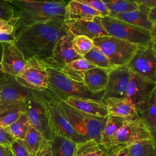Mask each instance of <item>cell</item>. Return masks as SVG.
<instances>
[{"label": "cell", "instance_id": "5b68a950", "mask_svg": "<svg viewBox=\"0 0 156 156\" xmlns=\"http://www.w3.org/2000/svg\"><path fill=\"white\" fill-rule=\"evenodd\" d=\"M100 22L108 35L114 37L138 46L155 44L151 32L110 16L100 17Z\"/></svg>", "mask_w": 156, "mask_h": 156}, {"label": "cell", "instance_id": "e0dca14e", "mask_svg": "<svg viewBox=\"0 0 156 156\" xmlns=\"http://www.w3.org/2000/svg\"><path fill=\"white\" fill-rule=\"evenodd\" d=\"M100 17H96L93 20H65V24L68 31L73 35H83L91 40L108 35L101 24Z\"/></svg>", "mask_w": 156, "mask_h": 156}, {"label": "cell", "instance_id": "3957f363", "mask_svg": "<svg viewBox=\"0 0 156 156\" xmlns=\"http://www.w3.org/2000/svg\"><path fill=\"white\" fill-rule=\"evenodd\" d=\"M54 98L58 108L74 129L80 135L101 144V133L107 116L101 117L86 113L69 105L63 101Z\"/></svg>", "mask_w": 156, "mask_h": 156}, {"label": "cell", "instance_id": "52a82bcc", "mask_svg": "<svg viewBox=\"0 0 156 156\" xmlns=\"http://www.w3.org/2000/svg\"><path fill=\"white\" fill-rule=\"evenodd\" d=\"M97 47L113 66L126 65L136 52L138 46L123 40L105 35L93 39Z\"/></svg>", "mask_w": 156, "mask_h": 156}, {"label": "cell", "instance_id": "9c48e42d", "mask_svg": "<svg viewBox=\"0 0 156 156\" xmlns=\"http://www.w3.org/2000/svg\"><path fill=\"white\" fill-rule=\"evenodd\" d=\"M155 138L139 116L133 119H126L113 138L109 148L126 146L144 139Z\"/></svg>", "mask_w": 156, "mask_h": 156}, {"label": "cell", "instance_id": "d590c367", "mask_svg": "<svg viewBox=\"0 0 156 156\" xmlns=\"http://www.w3.org/2000/svg\"><path fill=\"white\" fill-rule=\"evenodd\" d=\"M88 5L89 7L97 10L101 15V17L110 15L108 9L101 0H73Z\"/></svg>", "mask_w": 156, "mask_h": 156}, {"label": "cell", "instance_id": "ba28073f", "mask_svg": "<svg viewBox=\"0 0 156 156\" xmlns=\"http://www.w3.org/2000/svg\"><path fill=\"white\" fill-rule=\"evenodd\" d=\"M126 66L132 73L146 81L156 83L155 44L138 46Z\"/></svg>", "mask_w": 156, "mask_h": 156}, {"label": "cell", "instance_id": "f546056e", "mask_svg": "<svg viewBox=\"0 0 156 156\" xmlns=\"http://www.w3.org/2000/svg\"><path fill=\"white\" fill-rule=\"evenodd\" d=\"M107 151L101 144L93 140L76 144L73 156H107Z\"/></svg>", "mask_w": 156, "mask_h": 156}, {"label": "cell", "instance_id": "f35d334b", "mask_svg": "<svg viewBox=\"0 0 156 156\" xmlns=\"http://www.w3.org/2000/svg\"><path fill=\"white\" fill-rule=\"evenodd\" d=\"M15 139L9 132L6 127L0 126V145L9 147Z\"/></svg>", "mask_w": 156, "mask_h": 156}, {"label": "cell", "instance_id": "9a60e30c", "mask_svg": "<svg viewBox=\"0 0 156 156\" xmlns=\"http://www.w3.org/2000/svg\"><path fill=\"white\" fill-rule=\"evenodd\" d=\"M0 65L5 75L16 76L24 68L27 61L14 42L1 43Z\"/></svg>", "mask_w": 156, "mask_h": 156}, {"label": "cell", "instance_id": "d4e9b609", "mask_svg": "<svg viewBox=\"0 0 156 156\" xmlns=\"http://www.w3.org/2000/svg\"><path fill=\"white\" fill-rule=\"evenodd\" d=\"M126 119H128L112 115L107 116V121L101 133V144L107 150L109 148L115 135Z\"/></svg>", "mask_w": 156, "mask_h": 156}, {"label": "cell", "instance_id": "f1b7e54d", "mask_svg": "<svg viewBox=\"0 0 156 156\" xmlns=\"http://www.w3.org/2000/svg\"><path fill=\"white\" fill-rule=\"evenodd\" d=\"M30 156H35L40 149L49 141L46 140L41 133L31 126L23 140H21Z\"/></svg>", "mask_w": 156, "mask_h": 156}, {"label": "cell", "instance_id": "2e32d148", "mask_svg": "<svg viewBox=\"0 0 156 156\" xmlns=\"http://www.w3.org/2000/svg\"><path fill=\"white\" fill-rule=\"evenodd\" d=\"M6 76V82L1 90L0 111L10 105L25 102L34 96V91L21 85L14 77Z\"/></svg>", "mask_w": 156, "mask_h": 156}, {"label": "cell", "instance_id": "c3c4849f", "mask_svg": "<svg viewBox=\"0 0 156 156\" xmlns=\"http://www.w3.org/2000/svg\"><path fill=\"white\" fill-rule=\"evenodd\" d=\"M1 52H2V44L0 42V56L1 55Z\"/></svg>", "mask_w": 156, "mask_h": 156}, {"label": "cell", "instance_id": "8992f818", "mask_svg": "<svg viewBox=\"0 0 156 156\" xmlns=\"http://www.w3.org/2000/svg\"><path fill=\"white\" fill-rule=\"evenodd\" d=\"M41 99L45 105L51 135H60L79 143L89 139L79 134L70 124L58 108L55 98L47 90L40 91Z\"/></svg>", "mask_w": 156, "mask_h": 156}, {"label": "cell", "instance_id": "b9f144b4", "mask_svg": "<svg viewBox=\"0 0 156 156\" xmlns=\"http://www.w3.org/2000/svg\"><path fill=\"white\" fill-rule=\"evenodd\" d=\"M138 5H143L150 9L156 7V0H132Z\"/></svg>", "mask_w": 156, "mask_h": 156}, {"label": "cell", "instance_id": "603a6c76", "mask_svg": "<svg viewBox=\"0 0 156 156\" xmlns=\"http://www.w3.org/2000/svg\"><path fill=\"white\" fill-rule=\"evenodd\" d=\"M94 67L87 60L81 57L68 63L60 71L74 81L82 82L83 73Z\"/></svg>", "mask_w": 156, "mask_h": 156}, {"label": "cell", "instance_id": "ee69618b", "mask_svg": "<svg viewBox=\"0 0 156 156\" xmlns=\"http://www.w3.org/2000/svg\"><path fill=\"white\" fill-rule=\"evenodd\" d=\"M9 2H11L13 1H23L28 2H62L66 0H5Z\"/></svg>", "mask_w": 156, "mask_h": 156}, {"label": "cell", "instance_id": "8d00e7d4", "mask_svg": "<svg viewBox=\"0 0 156 156\" xmlns=\"http://www.w3.org/2000/svg\"><path fill=\"white\" fill-rule=\"evenodd\" d=\"M0 18L8 21L13 19V10L10 2L0 0Z\"/></svg>", "mask_w": 156, "mask_h": 156}, {"label": "cell", "instance_id": "74e56055", "mask_svg": "<svg viewBox=\"0 0 156 156\" xmlns=\"http://www.w3.org/2000/svg\"><path fill=\"white\" fill-rule=\"evenodd\" d=\"M9 148L13 156H30L21 140H15Z\"/></svg>", "mask_w": 156, "mask_h": 156}, {"label": "cell", "instance_id": "f907efd6", "mask_svg": "<svg viewBox=\"0 0 156 156\" xmlns=\"http://www.w3.org/2000/svg\"><path fill=\"white\" fill-rule=\"evenodd\" d=\"M0 60H1V56H0Z\"/></svg>", "mask_w": 156, "mask_h": 156}, {"label": "cell", "instance_id": "ffe728a7", "mask_svg": "<svg viewBox=\"0 0 156 156\" xmlns=\"http://www.w3.org/2000/svg\"><path fill=\"white\" fill-rule=\"evenodd\" d=\"M108 70L98 67L91 68L83 73L82 83L92 93L103 92L108 82Z\"/></svg>", "mask_w": 156, "mask_h": 156}, {"label": "cell", "instance_id": "d6a6232c", "mask_svg": "<svg viewBox=\"0 0 156 156\" xmlns=\"http://www.w3.org/2000/svg\"><path fill=\"white\" fill-rule=\"evenodd\" d=\"M83 58L87 60L95 67L108 69L115 67L109 62L106 56L94 46L89 52L83 56Z\"/></svg>", "mask_w": 156, "mask_h": 156}, {"label": "cell", "instance_id": "1f68e13d", "mask_svg": "<svg viewBox=\"0 0 156 156\" xmlns=\"http://www.w3.org/2000/svg\"><path fill=\"white\" fill-rule=\"evenodd\" d=\"M29 126L27 117L25 113L6 128L15 140H23L27 133Z\"/></svg>", "mask_w": 156, "mask_h": 156}, {"label": "cell", "instance_id": "484cf974", "mask_svg": "<svg viewBox=\"0 0 156 156\" xmlns=\"http://www.w3.org/2000/svg\"><path fill=\"white\" fill-rule=\"evenodd\" d=\"M156 87L152 90L146 109L139 114L151 134L155 138L156 134Z\"/></svg>", "mask_w": 156, "mask_h": 156}, {"label": "cell", "instance_id": "ac0fdd59", "mask_svg": "<svg viewBox=\"0 0 156 156\" xmlns=\"http://www.w3.org/2000/svg\"><path fill=\"white\" fill-rule=\"evenodd\" d=\"M108 115L133 119L139 116L134 105L126 98H109L104 99Z\"/></svg>", "mask_w": 156, "mask_h": 156}, {"label": "cell", "instance_id": "4fadbf2b", "mask_svg": "<svg viewBox=\"0 0 156 156\" xmlns=\"http://www.w3.org/2000/svg\"><path fill=\"white\" fill-rule=\"evenodd\" d=\"M73 37L69 32L62 37L57 42L51 55L42 63L46 66L60 71L68 63L82 57L73 48Z\"/></svg>", "mask_w": 156, "mask_h": 156}, {"label": "cell", "instance_id": "44dd1931", "mask_svg": "<svg viewBox=\"0 0 156 156\" xmlns=\"http://www.w3.org/2000/svg\"><path fill=\"white\" fill-rule=\"evenodd\" d=\"M150 8L143 5H138L137 9L132 11L115 14L112 16L118 20L124 21L130 24L143 27L149 31L156 24H152L148 20V13Z\"/></svg>", "mask_w": 156, "mask_h": 156}, {"label": "cell", "instance_id": "681fc988", "mask_svg": "<svg viewBox=\"0 0 156 156\" xmlns=\"http://www.w3.org/2000/svg\"><path fill=\"white\" fill-rule=\"evenodd\" d=\"M2 88V87H1ZM1 88H0V96H1Z\"/></svg>", "mask_w": 156, "mask_h": 156}, {"label": "cell", "instance_id": "836d02e7", "mask_svg": "<svg viewBox=\"0 0 156 156\" xmlns=\"http://www.w3.org/2000/svg\"><path fill=\"white\" fill-rule=\"evenodd\" d=\"M74 50L81 57L89 52L94 46L93 40L83 35L74 36L72 40Z\"/></svg>", "mask_w": 156, "mask_h": 156}, {"label": "cell", "instance_id": "e575fe53", "mask_svg": "<svg viewBox=\"0 0 156 156\" xmlns=\"http://www.w3.org/2000/svg\"><path fill=\"white\" fill-rule=\"evenodd\" d=\"M15 32L12 21L0 18V42H14Z\"/></svg>", "mask_w": 156, "mask_h": 156}, {"label": "cell", "instance_id": "7dc6e473", "mask_svg": "<svg viewBox=\"0 0 156 156\" xmlns=\"http://www.w3.org/2000/svg\"><path fill=\"white\" fill-rule=\"evenodd\" d=\"M6 154L7 156H13L9 147H6Z\"/></svg>", "mask_w": 156, "mask_h": 156}, {"label": "cell", "instance_id": "6da1fadb", "mask_svg": "<svg viewBox=\"0 0 156 156\" xmlns=\"http://www.w3.org/2000/svg\"><path fill=\"white\" fill-rule=\"evenodd\" d=\"M69 32L65 20H54L32 24L15 34L14 43L25 60L35 58L41 62L52 54L57 42Z\"/></svg>", "mask_w": 156, "mask_h": 156}, {"label": "cell", "instance_id": "bcb514c9", "mask_svg": "<svg viewBox=\"0 0 156 156\" xmlns=\"http://www.w3.org/2000/svg\"><path fill=\"white\" fill-rule=\"evenodd\" d=\"M0 156H7L6 147L0 145Z\"/></svg>", "mask_w": 156, "mask_h": 156}, {"label": "cell", "instance_id": "5bb4252c", "mask_svg": "<svg viewBox=\"0 0 156 156\" xmlns=\"http://www.w3.org/2000/svg\"><path fill=\"white\" fill-rule=\"evenodd\" d=\"M130 73L126 65L109 69L102 101L109 98H125Z\"/></svg>", "mask_w": 156, "mask_h": 156}, {"label": "cell", "instance_id": "ab89813d", "mask_svg": "<svg viewBox=\"0 0 156 156\" xmlns=\"http://www.w3.org/2000/svg\"><path fill=\"white\" fill-rule=\"evenodd\" d=\"M127 146L116 147L107 150V156H129Z\"/></svg>", "mask_w": 156, "mask_h": 156}, {"label": "cell", "instance_id": "7bdbcfd3", "mask_svg": "<svg viewBox=\"0 0 156 156\" xmlns=\"http://www.w3.org/2000/svg\"><path fill=\"white\" fill-rule=\"evenodd\" d=\"M156 7L150 9L148 13V20L152 24H156Z\"/></svg>", "mask_w": 156, "mask_h": 156}, {"label": "cell", "instance_id": "4316f807", "mask_svg": "<svg viewBox=\"0 0 156 156\" xmlns=\"http://www.w3.org/2000/svg\"><path fill=\"white\" fill-rule=\"evenodd\" d=\"M26 101L10 105L0 111V126L7 127L26 113Z\"/></svg>", "mask_w": 156, "mask_h": 156}, {"label": "cell", "instance_id": "7a4b0ae2", "mask_svg": "<svg viewBox=\"0 0 156 156\" xmlns=\"http://www.w3.org/2000/svg\"><path fill=\"white\" fill-rule=\"evenodd\" d=\"M68 2H11L13 10L12 22L15 34L23 28L32 24L54 20H65Z\"/></svg>", "mask_w": 156, "mask_h": 156}, {"label": "cell", "instance_id": "83f0119b", "mask_svg": "<svg viewBox=\"0 0 156 156\" xmlns=\"http://www.w3.org/2000/svg\"><path fill=\"white\" fill-rule=\"evenodd\" d=\"M129 156H156L155 139H144L127 146Z\"/></svg>", "mask_w": 156, "mask_h": 156}, {"label": "cell", "instance_id": "4dcf8cb0", "mask_svg": "<svg viewBox=\"0 0 156 156\" xmlns=\"http://www.w3.org/2000/svg\"><path fill=\"white\" fill-rule=\"evenodd\" d=\"M108 9L110 15L135 10L138 5L132 0H101Z\"/></svg>", "mask_w": 156, "mask_h": 156}, {"label": "cell", "instance_id": "30bf717a", "mask_svg": "<svg viewBox=\"0 0 156 156\" xmlns=\"http://www.w3.org/2000/svg\"><path fill=\"white\" fill-rule=\"evenodd\" d=\"M14 77L21 85L33 91H43L48 88L46 66L35 58L27 60L23 70Z\"/></svg>", "mask_w": 156, "mask_h": 156}, {"label": "cell", "instance_id": "cb8c5ba5", "mask_svg": "<svg viewBox=\"0 0 156 156\" xmlns=\"http://www.w3.org/2000/svg\"><path fill=\"white\" fill-rule=\"evenodd\" d=\"M49 141L52 156H73L76 143L63 136L54 135Z\"/></svg>", "mask_w": 156, "mask_h": 156}, {"label": "cell", "instance_id": "60d3db41", "mask_svg": "<svg viewBox=\"0 0 156 156\" xmlns=\"http://www.w3.org/2000/svg\"><path fill=\"white\" fill-rule=\"evenodd\" d=\"M35 156H52L49 141H48L37 152Z\"/></svg>", "mask_w": 156, "mask_h": 156}, {"label": "cell", "instance_id": "f6af8a7d", "mask_svg": "<svg viewBox=\"0 0 156 156\" xmlns=\"http://www.w3.org/2000/svg\"><path fill=\"white\" fill-rule=\"evenodd\" d=\"M6 79H7V76L6 75L2 72L1 68V65H0V88L2 87L5 82H6Z\"/></svg>", "mask_w": 156, "mask_h": 156}, {"label": "cell", "instance_id": "277c9868", "mask_svg": "<svg viewBox=\"0 0 156 156\" xmlns=\"http://www.w3.org/2000/svg\"><path fill=\"white\" fill-rule=\"evenodd\" d=\"M48 74V88L53 96L64 101L69 97H76L102 101L104 91L94 93L90 91L82 82L74 81L61 71L46 66Z\"/></svg>", "mask_w": 156, "mask_h": 156}, {"label": "cell", "instance_id": "d6986e66", "mask_svg": "<svg viewBox=\"0 0 156 156\" xmlns=\"http://www.w3.org/2000/svg\"><path fill=\"white\" fill-rule=\"evenodd\" d=\"M63 101L74 108L91 115L101 117L108 116L106 105L103 101L69 97Z\"/></svg>", "mask_w": 156, "mask_h": 156}, {"label": "cell", "instance_id": "7c38bea8", "mask_svg": "<svg viewBox=\"0 0 156 156\" xmlns=\"http://www.w3.org/2000/svg\"><path fill=\"white\" fill-rule=\"evenodd\" d=\"M155 87L156 83L146 81L131 72L125 98L134 105L138 115L146 109L151 93Z\"/></svg>", "mask_w": 156, "mask_h": 156}, {"label": "cell", "instance_id": "7402d4cb", "mask_svg": "<svg viewBox=\"0 0 156 156\" xmlns=\"http://www.w3.org/2000/svg\"><path fill=\"white\" fill-rule=\"evenodd\" d=\"M96 17H101L95 9L79 2L69 0L66 8L65 20H93Z\"/></svg>", "mask_w": 156, "mask_h": 156}, {"label": "cell", "instance_id": "8fae6325", "mask_svg": "<svg viewBox=\"0 0 156 156\" xmlns=\"http://www.w3.org/2000/svg\"><path fill=\"white\" fill-rule=\"evenodd\" d=\"M26 114L30 126L40 132L46 140L50 141L52 135L48 116L40 91H34V97L26 101Z\"/></svg>", "mask_w": 156, "mask_h": 156}]
</instances>
